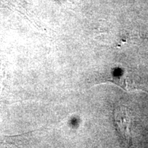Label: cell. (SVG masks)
<instances>
[{
  "instance_id": "obj_1",
  "label": "cell",
  "mask_w": 148,
  "mask_h": 148,
  "mask_svg": "<svg viewBox=\"0 0 148 148\" xmlns=\"http://www.w3.org/2000/svg\"><path fill=\"white\" fill-rule=\"evenodd\" d=\"M114 121L122 137L128 143L132 140V116L125 107H119L114 111Z\"/></svg>"
},
{
  "instance_id": "obj_2",
  "label": "cell",
  "mask_w": 148,
  "mask_h": 148,
  "mask_svg": "<svg viewBox=\"0 0 148 148\" xmlns=\"http://www.w3.org/2000/svg\"><path fill=\"white\" fill-rule=\"evenodd\" d=\"M109 82L120 86L126 91H133L136 90H143V87L140 84L138 83L136 78L131 76H127L125 75H120L116 76H112V78L107 79Z\"/></svg>"
}]
</instances>
